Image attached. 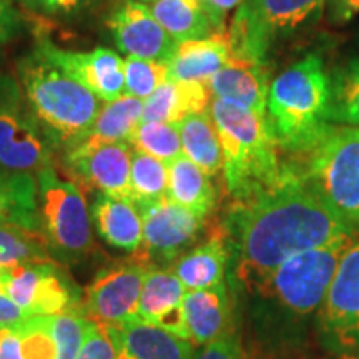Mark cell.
I'll use <instances>...</instances> for the list:
<instances>
[{
	"mask_svg": "<svg viewBox=\"0 0 359 359\" xmlns=\"http://www.w3.org/2000/svg\"><path fill=\"white\" fill-rule=\"evenodd\" d=\"M222 228L236 253L238 280L250 291L262 288L296 253L356 233L306 185L291 161L276 185L233 200Z\"/></svg>",
	"mask_w": 359,
	"mask_h": 359,
	"instance_id": "obj_1",
	"label": "cell"
},
{
	"mask_svg": "<svg viewBox=\"0 0 359 359\" xmlns=\"http://www.w3.org/2000/svg\"><path fill=\"white\" fill-rule=\"evenodd\" d=\"M223 154L224 185L233 200H245L276 185L286 163L268 114L213 97L210 103Z\"/></svg>",
	"mask_w": 359,
	"mask_h": 359,
	"instance_id": "obj_2",
	"label": "cell"
},
{
	"mask_svg": "<svg viewBox=\"0 0 359 359\" xmlns=\"http://www.w3.org/2000/svg\"><path fill=\"white\" fill-rule=\"evenodd\" d=\"M17 74L27 103L55 150L75 145L92 127L100 100L35 47L17 62Z\"/></svg>",
	"mask_w": 359,
	"mask_h": 359,
	"instance_id": "obj_3",
	"label": "cell"
},
{
	"mask_svg": "<svg viewBox=\"0 0 359 359\" xmlns=\"http://www.w3.org/2000/svg\"><path fill=\"white\" fill-rule=\"evenodd\" d=\"M331 79L321 58L308 55L283 70L269 85L266 114L281 150L298 156L321 140L327 122Z\"/></svg>",
	"mask_w": 359,
	"mask_h": 359,
	"instance_id": "obj_4",
	"label": "cell"
},
{
	"mask_svg": "<svg viewBox=\"0 0 359 359\" xmlns=\"http://www.w3.org/2000/svg\"><path fill=\"white\" fill-rule=\"evenodd\" d=\"M293 161L306 185L353 226L359 224V128L331 125L321 140Z\"/></svg>",
	"mask_w": 359,
	"mask_h": 359,
	"instance_id": "obj_5",
	"label": "cell"
},
{
	"mask_svg": "<svg viewBox=\"0 0 359 359\" xmlns=\"http://www.w3.org/2000/svg\"><path fill=\"white\" fill-rule=\"evenodd\" d=\"M39 228L57 263L75 264L93 250V222L87 196L75 180L64 178L55 165L37 177Z\"/></svg>",
	"mask_w": 359,
	"mask_h": 359,
	"instance_id": "obj_6",
	"label": "cell"
},
{
	"mask_svg": "<svg viewBox=\"0 0 359 359\" xmlns=\"http://www.w3.org/2000/svg\"><path fill=\"white\" fill-rule=\"evenodd\" d=\"M353 238L344 236L318 248L296 253L266 278L258 293L276 299L294 316H308L318 311Z\"/></svg>",
	"mask_w": 359,
	"mask_h": 359,
	"instance_id": "obj_7",
	"label": "cell"
},
{
	"mask_svg": "<svg viewBox=\"0 0 359 359\" xmlns=\"http://www.w3.org/2000/svg\"><path fill=\"white\" fill-rule=\"evenodd\" d=\"M55 151L27 103L19 80L0 75V173L37 177L53 165Z\"/></svg>",
	"mask_w": 359,
	"mask_h": 359,
	"instance_id": "obj_8",
	"label": "cell"
},
{
	"mask_svg": "<svg viewBox=\"0 0 359 359\" xmlns=\"http://www.w3.org/2000/svg\"><path fill=\"white\" fill-rule=\"evenodd\" d=\"M142 217V245L133 257L150 268L172 266L185 251L196 245L206 218L168 198L135 203Z\"/></svg>",
	"mask_w": 359,
	"mask_h": 359,
	"instance_id": "obj_9",
	"label": "cell"
},
{
	"mask_svg": "<svg viewBox=\"0 0 359 359\" xmlns=\"http://www.w3.org/2000/svg\"><path fill=\"white\" fill-rule=\"evenodd\" d=\"M0 291L30 316H50L79 309L82 299L65 266L55 259L0 269Z\"/></svg>",
	"mask_w": 359,
	"mask_h": 359,
	"instance_id": "obj_10",
	"label": "cell"
},
{
	"mask_svg": "<svg viewBox=\"0 0 359 359\" xmlns=\"http://www.w3.org/2000/svg\"><path fill=\"white\" fill-rule=\"evenodd\" d=\"M150 269L137 257L103 266L85 288L79 309L102 325H122L137 318L143 280Z\"/></svg>",
	"mask_w": 359,
	"mask_h": 359,
	"instance_id": "obj_11",
	"label": "cell"
},
{
	"mask_svg": "<svg viewBox=\"0 0 359 359\" xmlns=\"http://www.w3.org/2000/svg\"><path fill=\"white\" fill-rule=\"evenodd\" d=\"M321 331L338 351H359V238L341 258L320 308Z\"/></svg>",
	"mask_w": 359,
	"mask_h": 359,
	"instance_id": "obj_12",
	"label": "cell"
},
{
	"mask_svg": "<svg viewBox=\"0 0 359 359\" xmlns=\"http://www.w3.org/2000/svg\"><path fill=\"white\" fill-rule=\"evenodd\" d=\"M35 48L79 80L100 102L109 103L125 95L123 58L111 48L97 47L87 53L72 52L57 47L45 37L37 39Z\"/></svg>",
	"mask_w": 359,
	"mask_h": 359,
	"instance_id": "obj_13",
	"label": "cell"
},
{
	"mask_svg": "<svg viewBox=\"0 0 359 359\" xmlns=\"http://www.w3.org/2000/svg\"><path fill=\"white\" fill-rule=\"evenodd\" d=\"M107 25L116 47L127 55L168 62L178 47L142 2L125 0L111 12Z\"/></svg>",
	"mask_w": 359,
	"mask_h": 359,
	"instance_id": "obj_14",
	"label": "cell"
},
{
	"mask_svg": "<svg viewBox=\"0 0 359 359\" xmlns=\"http://www.w3.org/2000/svg\"><path fill=\"white\" fill-rule=\"evenodd\" d=\"M133 148L130 143H107L77 158L62 160L64 168L83 185L97 191L132 201L130 165Z\"/></svg>",
	"mask_w": 359,
	"mask_h": 359,
	"instance_id": "obj_15",
	"label": "cell"
},
{
	"mask_svg": "<svg viewBox=\"0 0 359 359\" xmlns=\"http://www.w3.org/2000/svg\"><path fill=\"white\" fill-rule=\"evenodd\" d=\"M187 290L170 268H150L143 280L137 320L187 338L183 299Z\"/></svg>",
	"mask_w": 359,
	"mask_h": 359,
	"instance_id": "obj_16",
	"label": "cell"
},
{
	"mask_svg": "<svg viewBox=\"0 0 359 359\" xmlns=\"http://www.w3.org/2000/svg\"><path fill=\"white\" fill-rule=\"evenodd\" d=\"M105 326L118 359H191L195 354V346L188 339L137 318Z\"/></svg>",
	"mask_w": 359,
	"mask_h": 359,
	"instance_id": "obj_17",
	"label": "cell"
},
{
	"mask_svg": "<svg viewBox=\"0 0 359 359\" xmlns=\"http://www.w3.org/2000/svg\"><path fill=\"white\" fill-rule=\"evenodd\" d=\"M183 311L187 338L193 346H205L233 331V304L226 283L187 291Z\"/></svg>",
	"mask_w": 359,
	"mask_h": 359,
	"instance_id": "obj_18",
	"label": "cell"
},
{
	"mask_svg": "<svg viewBox=\"0 0 359 359\" xmlns=\"http://www.w3.org/2000/svg\"><path fill=\"white\" fill-rule=\"evenodd\" d=\"M143 100L130 95L100 107L92 127L80 140L62 151V160L87 155L107 143H130L135 130L142 123Z\"/></svg>",
	"mask_w": 359,
	"mask_h": 359,
	"instance_id": "obj_19",
	"label": "cell"
},
{
	"mask_svg": "<svg viewBox=\"0 0 359 359\" xmlns=\"http://www.w3.org/2000/svg\"><path fill=\"white\" fill-rule=\"evenodd\" d=\"M230 251L226 233L222 226L215 228L212 235L185 251L170 269L187 291L213 288L224 283Z\"/></svg>",
	"mask_w": 359,
	"mask_h": 359,
	"instance_id": "obj_20",
	"label": "cell"
},
{
	"mask_svg": "<svg viewBox=\"0 0 359 359\" xmlns=\"http://www.w3.org/2000/svg\"><path fill=\"white\" fill-rule=\"evenodd\" d=\"M208 87L213 97L266 114L269 82L264 64L230 57L228 64L210 80Z\"/></svg>",
	"mask_w": 359,
	"mask_h": 359,
	"instance_id": "obj_21",
	"label": "cell"
},
{
	"mask_svg": "<svg viewBox=\"0 0 359 359\" xmlns=\"http://www.w3.org/2000/svg\"><path fill=\"white\" fill-rule=\"evenodd\" d=\"M212 103V90L205 82L167 79L143 102L142 122L180 125L188 115L203 114Z\"/></svg>",
	"mask_w": 359,
	"mask_h": 359,
	"instance_id": "obj_22",
	"label": "cell"
},
{
	"mask_svg": "<svg viewBox=\"0 0 359 359\" xmlns=\"http://www.w3.org/2000/svg\"><path fill=\"white\" fill-rule=\"evenodd\" d=\"M230 57L226 30L206 39L182 42L167 62V79L208 83L228 64Z\"/></svg>",
	"mask_w": 359,
	"mask_h": 359,
	"instance_id": "obj_23",
	"label": "cell"
},
{
	"mask_svg": "<svg viewBox=\"0 0 359 359\" xmlns=\"http://www.w3.org/2000/svg\"><path fill=\"white\" fill-rule=\"evenodd\" d=\"M93 228L105 243L135 253L142 245V217L133 201L97 191L90 205Z\"/></svg>",
	"mask_w": 359,
	"mask_h": 359,
	"instance_id": "obj_24",
	"label": "cell"
},
{
	"mask_svg": "<svg viewBox=\"0 0 359 359\" xmlns=\"http://www.w3.org/2000/svg\"><path fill=\"white\" fill-rule=\"evenodd\" d=\"M167 168V198L200 217L208 218L218 201L212 177L183 154L170 161Z\"/></svg>",
	"mask_w": 359,
	"mask_h": 359,
	"instance_id": "obj_25",
	"label": "cell"
},
{
	"mask_svg": "<svg viewBox=\"0 0 359 359\" xmlns=\"http://www.w3.org/2000/svg\"><path fill=\"white\" fill-rule=\"evenodd\" d=\"M150 11L177 43L206 39L215 34L201 0H155Z\"/></svg>",
	"mask_w": 359,
	"mask_h": 359,
	"instance_id": "obj_26",
	"label": "cell"
},
{
	"mask_svg": "<svg viewBox=\"0 0 359 359\" xmlns=\"http://www.w3.org/2000/svg\"><path fill=\"white\" fill-rule=\"evenodd\" d=\"M178 128L183 155L198 165L208 177L213 178L223 172L222 147L210 110L203 114L188 115L178 125Z\"/></svg>",
	"mask_w": 359,
	"mask_h": 359,
	"instance_id": "obj_27",
	"label": "cell"
},
{
	"mask_svg": "<svg viewBox=\"0 0 359 359\" xmlns=\"http://www.w3.org/2000/svg\"><path fill=\"white\" fill-rule=\"evenodd\" d=\"M37 178L34 175L0 173V224L39 228Z\"/></svg>",
	"mask_w": 359,
	"mask_h": 359,
	"instance_id": "obj_28",
	"label": "cell"
},
{
	"mask_svg": "<svg viewBox=\"0 0 359 359\" xmlns=\"http://www.w3.org/2000/svg\"><path fill=\"white\" fill-rule=\"evenodd\" d=\"M269 40L302 25L323 6L325 0H241Z\"/></svg>",
	"mask_w": 359,
	"mask_h": 359,
	"instance_id": "obj_29",
	"label": "cell"
},
{
	"mask_svg": "<svg viewBox=\"0 0 359 359\" xmlns=\"http://www.w3.org/2000/svg\"><path fill=\"white\" fill-rule=\"evenodd\" d=\"M52 259L42 231L22 224H0V269Z\"/></svg>",
	"mask_w": 359,
	"mask_h": 359,
	"instance_id": "obj_30",
	"label": "cell"
},
{
	"mask_svg": "<svg viewBox=\"0 0 359 359\" xmlns=\"http://www.w3.org/2000/svg\"><path fill=\"white\" fill-rule=\"evenodd\" d=\"M327 122L359 128V60H351L331 79Z\"/></svg>",
	"mask_w": 359,
	"mask_h": 359,
	"instance_id": "obj_31",
	"label": "cell"
},
{
	"mask_svg": "<svg viewBox=\"0 0 359 359\" xmlns=\"http://www.w3.org/2000/svg\"><path fill=\"white\" fill-rule=\"evenodd\" d=\"M167 163L143 151L133 150L130 165V190L133 203H148L167 198Z\"/></svg>",
	"mask_w": 359,
	"mask_h": 359,
	"instance_id": "obj_32",
	"label": "cell"
},
{
	"mask_svg": "<svg viewBox=\"0 0 359 359\" xmlns=\"http://www.w3.org/2000/svg\"><path fill=\"white\" fill-rule=\"evenodd\" d=\"M130 145L133 150L155 156L167 165L183 154L180 128L175 123L142 122L135 130Z\"/></svg>",
	"mask_w": 359,
	"mask_h": 359,
	"instance_id": "obj_33",
	"label": "cell"
},
{
	"mask_svg": "<svg viewBox=\"0 0 359 359\" xmlns=\"http://www.w3.org/2000/svg\"><path fill=\"white\" fill-rule=\"evenodd\" d=\"M47 321L57 348V359H77L92 320L80 309H69L50 314Z\"/></svg>",
	"mask_w": 359,
	"mask_h": 359,
	"instance_id": "obj_34",
	"label": "cell"
},
{
	"mask_svg": "<svg viewBox=\"0 0 359 359\" xmlns=\"http://www.w3.org/2000/svg\"><path fill=\"white\" fill-rule=\"evenodd\" d=\"M125 95L145 102L167 80V62L127 55L123 58Z\"/></svg>",
	"mask_w": 359,
	"mask_h": 359,
	"instance_id": "obj_35",
	"label": "cell"
},
{
	"mask_svg": "<svg viewBox=\"0 0 359 359\" xmlns=\"http://www.w3.org/2000/svg\"><path fill=\"white\" fill-rule=\"evenodd\" d=\"M22 343L24 359H57V348L53 343L47 316H30L15 326Z\"/></svg>",
	"mask_w": 359,
	"mask_h": 359,
	"instance_id": "obj_36",
	"label": "cell"
},
{
	"mask_svg": "<svg viewBox=\"0 0 359 359\" xmlns=\"http://www.w3.org/2000/svg\"><path fill=\"white\" fill-rule=\"evenodd\" d=\"M77 359H118L116 358L115 344L105 325L97 321L90 323L87 336H85Z\"/></svg>",
	"mask_w": 359,
	"mask_h": 359,
	"instance_id": "obj_37",
	"label": "cell"
},
{
	"mask_svg": "<svg viewBox=\"0 0 359 359\" xmlns=\"http://www.w3.org/2000/svg\"><path fill=\"white\" fill-rule=\"evenodd\" d=\"M191 359H246V354L241 346V341L235 331L222 336L200 348Z\"/></svg>",
	"mask_w": 359,
	"mask_h": 359,
	"instance_id": "obj_38",
	"label": "cell"
},
{
	"mask_svg": "<svg viewBox=\"0 0 359 359\" xmlns=\"http://www.w3.org/2000/svg\"><path fill=\"white\" fill-rule=\"evenodd\" d=\"M22 20L19 12L8 0H0V43H7L20 32Z\"/></svg>",
	"mask_w": 359,
	"mask_h": 359,
	"instance_id": "obj_39",
	"label": "cell"
},
{
	"mask_svg": "<svg viewBox=\"0 0 359 359\" xmlns=\"http://www.w3.org/2000/svg\"><path fill=\"white\" fill-rule=\"evenodd\" d=\"M210 20L215 27V32H224V20L233 8L241 4V0H201Z\"/></svg>",
	"mask_w": 359,
	"mask_h": 359,
	"instance_id": "obj_40",
	"label": "cell"
},
{
	"mask_svg": "<svg viewBox=\"0 0 359 359\" xmlns=\"http://www.w3.org/2000/svg\"><path fill=\"white\" fill-rule=\"evenodd\" d=\"M27 318H30V314L25 313L4 291H0V327H15L22 325Z\"/></svg>",
	"mask_w": 359,
	"mask_h": 359,
	"instance_id": "obj_41",
	"label": "cell"
},
{
	"mask_svg": "<svg viewBox=\"0 0 359 359\" xmlns=\"http://www.w3.org/2000/svg\"><path fill=\"white\" fill-rule=\"evenodd\" d=\"M327 15L334 25L346 24L359 13V0H326Z\"/></svg>",
	"mask_w": 359,
	"mask_h": 359,
	"instance_id": "obj_42",
	"label": "cell"
},
{
	"mask_svg": "<svg viewBox=\"0 0 359 359\" xmlns=\"http://www.w3.org/2000/svg\"><path fill=\"white\" fill-rule=\"evenodd\" d=\"M0 359H24L15 327H0Z\"/></svg>",
	"mask_w": 359,
	"mask_h": 359,
	"instance_id": "obj_43",
	"label": "cell"
},
{
	"mask_svg": "<svg viewBox=\"0 0 359 359\" xmlns=\"http://www.w3.org/2000/svg\"><path fill=\"white\" fill-rule=\"evenodd\" d=\"M34 2L48 13H70L77 11L83 0H34Z\"/></svg>",
	"mask_w": 359,
	"mask_h": 359,
	"instance_id": "obj_44",
	"label": "cell"
},
{
	"mask_svg": "<svg viewBox=\"0 0 359 359\" xmlns=\"http://www.w3.org/2000/svg\"><path fill=\"white\" fill-rule=\"evenodd\" d=\"M341 359H359L358 356H353V354H346V356H343Z\"/></svg>",
	"mask_w": 359,
	"mask_h": 359,
	"instance_id": "obj_45",
	"label": "cell"
},
{
	"mask_svg": "<svg viewBox=\"0 0 359 359\" xmlns=\"http://www.w3.org/2000/svg\"><path fill=\"white\" fill-rule=\"evenodd\" d=\"M135 2H142V4H147V2H155V0H135Z\"/></svg>",
	"mask_w": 359,
	"mask_h": 359,
	"instance_id": "obj_46",
	"label": "cell"
},
{
	"mask_svg": "<svg viewBox=\"0 0 359 359\" xmlns=\"http://www.w3.org/2000/svg\"><path fill=\"white\" fill-rule=\"evenodd\" d=\"M246 359H268V358H264V356H255V358H248V356H246Z\"/></svg>",
	"mask_w": 359,
	"mask_h": 359,
	"instance_id": "obj_47",
	"label": "cell"
},
{
	"mask_svg": "<svg viewBox=\"0 0 359 359\" xmlns=\"http://www.w3.org/2000/svg\"><path fill=\"white\" fill-rule=\"evenodd\" d=\"M8 2H11V0H8Z\"/></svg>",
	"mask_w": 359,
	"mask_h": 359,
	"instance_id": "obj_48",
	"label": "cell"
}]
</instances>
